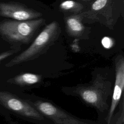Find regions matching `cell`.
I'll return each instance as SVG.
<instances>
[{
	"mask_svg": "<svg viewBox=\"0 0 124 124\" xmlns=\"http://www.w3.org/2000/svg\"><path fill=\"white\" fill-rule=\"evenodd\" d=\"M107 0H97L92 5V9L95 11L102 9L106 5Z\"/></svg>",
	"mask_w": 124,
	"mask_h": 124,
	"instance_id": "cell-10",
	"label": "cell"
},
{
	"mask_svg": "<svg viewBox=\"0 0 124 124\" xmlns=\"http://www.w3.org/2000/svg\"><path fill=\"white\" fill-rule=\"evenodd\" d=\"M16 79L19 83L29 87L32 86L33 88L40 85L42 81V77L41 75L31 73L21 74L18 76Z\"/></svg>",
	"mask_w": 124,
	"mask_h": 124,
	"instance_id": "cell-7",
	"label": "cell"
},
{
	"mask_svg": "<svg viewBox=\"0 0 124 124\" xmlns=\"http://www.w3.org/2000/svg\"><path fill=\"white\" fill-rule=\"evenodd\" d=\"M117 110L112 115L109 124H124V94L120 100Z\"/></svg>",
	"mask_w": 124,
	"mask_h": 124,
	"instance_id": "cell-8",
	"label": "cell"
},
{
	"mask_svg": "<svg viewBox=\"0 0 124 124\" xmlns=\"http://www.w3.org/2000/svg\"><path fill=\"white\" fill-rule=\"evenodd\" d=\"M17 50H15V49H12V50H9L5 52H3L1 53L0 54V62L3 60L4 59H5V58L8 57L9 56L12 55V54H13L14 53H16V52Z\"/></svg>",
	"mask_w": 124,
	"mask_h": 124,
	"instance_id": "cell-13",
	"label": "cell"
},
{
	"mask_svg": "<svg viewBox=\"0 0 124 124\" xmlns=\"http://www.w3.org/2000/svg\"><path fill=\"white\" fill-rule=\"evenodd\" d=\"M59 25L53 21L46 26L31 45L6 64L11 66L34 59L48 48L58 36Z\"/></svg>",
	"mask_w": 124,
	"mask_h": 124,
	"instance_id": "cell-4",
	"label": "cell"
},
{
	"mask_svg": "<svg viewBox=\"0 0 124 124\" xmlns=\"http://www.w3.org/2000/svg\"><path fill=\"white\" fill-rule=\"evenodd\" d=\"M113 87L110 81L97 75L89 83L64 87L62 89V92L66 95L78 98L85 105L94 108L99 120L105 122L110 106Z\"/></svg>",
	"mask_w": 124,
	"mask_h": 124,
	"instance_id": "cell-1",
	"label": "cell"
},
{
	"mask_svg": "<svg viewBox=\"0 0 124 124\" xmlns=\"http://www.w3.org/2000/svg\"><path fill=\"white\" fill-rule=\"evenodd\" d=\"M67 28L70 33L77 35L81 33L83 30V26L80 20L77 17H71L66 21Z\"/></svg>",
	"mask_w": 124,
	"mask_h": 124,
	"instance_id": "cell-9",
	"label": "cell"
},
{
	"mask_svg": "<svg viewBox=\"0 0 124 124\" xmlns=\"http://www.w3.org/2000/svg\"><path fill=\"white\" fill-rule=\"evenodd\" d=\"M101 43L103 46L106 48H109L113 45L112 39L108 37H104L101 40Z\"/></svg>",
	"mask_w": 124,
	"mask_h": 124,
	"instance_id": "cell-12",
	"label": "cell"
},
{
	"mask_svg": "<svg viewBox=\"0 0 124 124\" xmlns=\"http://www.w3.org/2000/svg\"><path fill=\"white\" fill-rule=\"evenodd\" d=\"M45 21L43 18L25 21L3 20L0 21V34L10 43L27 44Z\"/></svg>",
	"mask_w": 124,
	"mask_h": 124,
	"instance_id": "cell-3",
	"label": "cell"
},
{
	"mask_svg": "<svg viewBox=\"0 0 124 124\" xmlns=\"http://www.w3.org/2000/svg\"><path fill=\"white\" fill-rule=\"evenodd\" d=\"M53 124H106L102 121L83 119L74 116L56 104L34 94L25 100Z\"/></svg>",
	"mask_w": 124,
	"mask_h": 124,
	"instance_id": "cell-2",
	"label": "cell"
},
{
	"mask_svg": "<svg viewBox=\"0 0 124 124\" xmlns=\"http://www.w3.org/2000/svg\"><path fill=\"white\" fill-rule=\"evenodd\" d=\"M76 5V3L73 0H66L60 4V7L65 10H69L73 8Z\"/></svg>",
	"mask_w": 124,
	"mask_h": 124,
	"instance_id": "cell-11",
	"label": "cell"
},
{
	"mask_svg": "<svg viewBox=\"0 0 124 124\" xmlns=\"http://www.w3.org/2000/svg\"><path fill=\"white\" fill-rule=\"evenodd\" d=\"M115 78L113 87L112 95L105 123L109 124L110 119L115 112L122 96L124 94V62L123 57L116 62Z\"/></svg>",
	"mask_w": 124,
	"mask_h": 124,
	"instance_id": "cell-6",
	"label": "cell"
},
{
	"mask_svg": "<svg viewBox=\"0 0 124 124\" xmlns=\"http://www.w3.org/2000/svg\"><path fill=\"white\" fill-rule=\"evenodd\" d=\"M41 16V13L17 2H0V16H1L16 20L25 21L32 20Z\"/></svg>",
	"mask_w": 124,
	"mask_h": 124,
	"instance_id": "cell-5",
	"label": "cell"
}]
</instances>
